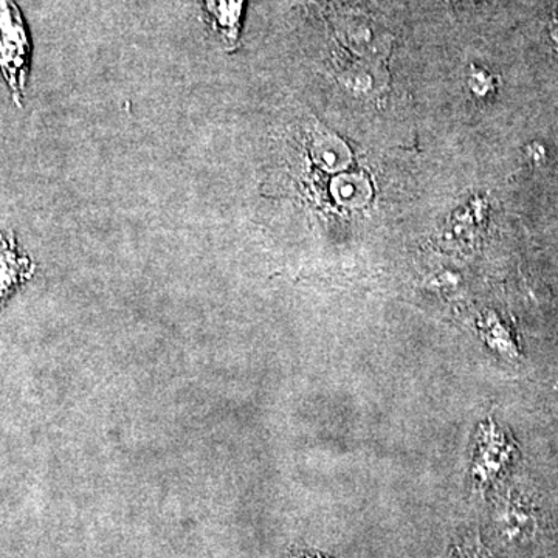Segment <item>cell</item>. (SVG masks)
I'll use <instances>...</instances> for the list:
<instances>
[{
    "instance_id": "6da1fadb",
    "label": "cell",
    "mask_w": 558,
    "mask_h": 558,
    "mask_svg": "<svg viewBox=\"0 0 558 558\" xmlns=\"http://www.w3.org/2000/svg\"><path fill=\"white\" fill-rule=\"evenodd\" d=\"M31 60V38L20 7L14 0H0V73L17 108L24 106Z\"/></svg>"
},
{
    "instance_id": "7a4b0ae2",
    "label": "cell",
    "mask_w": 558,
    "mask_h": 558,
    "mask_svg": "<svg viewBox=\"0 0 558 558\" xmlns=\"http://www.w3.org/2000/svg\"><path fill=\"white\" fill-rule=\"evenodd\" d=\"M33 271L32 259L17 247L13 234L0 233V310Z\"/></svg>"
},
{
    "instance_id": "3957f363",
    "label": "cell",
    "mask_w": 558,
    "mask_h": 558,
    "mask_svg": "<svg viewBox=\"0 0 558 558\" xmlns=\"http://www.w3.org/2000/svg\"><path fill=\"white\" fill-rule=\"evenodd\" d=\"M245 0H202L209 31L227 50L236 49L240 40Z\"/></svg>"
},
{
    "instance_id": "277c9868",
    "label": "cell",
    "mask_w": 558,
    "mask_h": 558,
    "mask_svg": "<svg viewBox=\"0 0 558 558\" xmlns=\"http://www.w3.org/2000/svg\"><path fill=\"white\" fill-rule=\"evenodd\" d=\"M457 558H483V556L475 549V546H462V548H458Z\"/></svg>"
},
{
    "instance_id": "5b68a950",
    "label": "cell",
    "mask_w": 558,
    "mask_h": 558,
    "mask_svg": "<svg viewBox=\"0 0 558 558\" xmlns=\"http://www.w3.org/2000/svg\"><path fill=\"white\" fill-rule=\"evenodd\" d=\"M306 558H311V557H306Z\"/></svg>"
}]
</instances>
